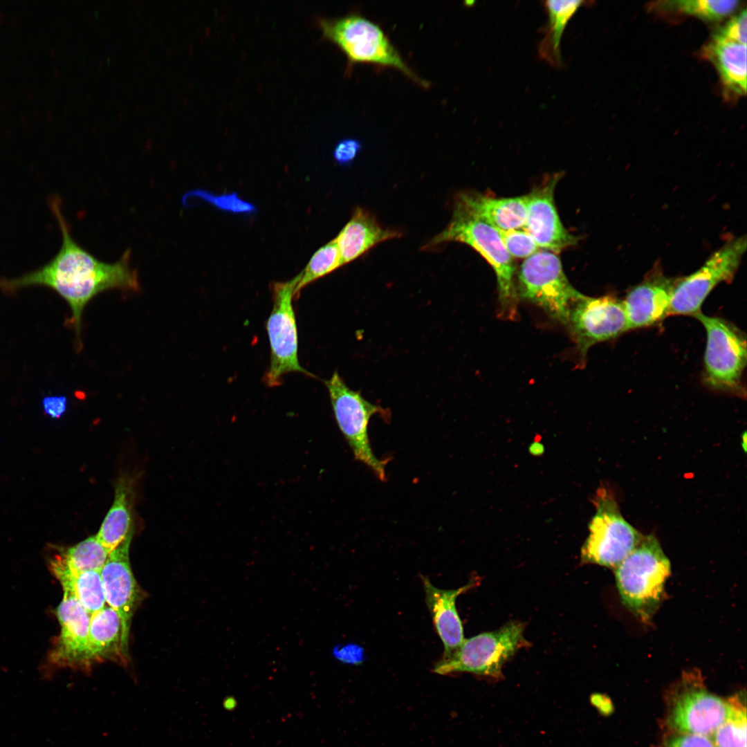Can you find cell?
<instances>
[{"label":"cell","instance_id":"28","mask_svg":"<svg viewBox=\"0 0 747 747\" xmlns=\"http://www.w3.org/2000/svg\"><path fill=\"white\" fill-rule=\"evenodd\" d=\"M726 721L710 737L714 747H746V711L739 697H732Z\"/></svg>","mask_w":747,"mask_h":747},{"label":"cell","instance_id":"5","mask_svg":"<svg viewBox=\"0 0 747 747\" xmlns=\"http://www.w3.org/2000/svg\"><path fill=\"white\" fill-rule=\"evenodd\" d=\"M324 382L335 421L354 459L366 465L379 481H385V468L389 459L376 456L370 444L368 427L371 418L376 414L386 421H390V411L371 403L360 391L350 388L337 371Z\"/></svg>","mask_w":747,"mask_h":747},{"label":"cell","instance_id":"29","mask_svg":"<svg viewBox=\"0 0 747 747\" xmlns=\"http://www.w3.org/2000/svg\"><path fill=\"white\" fill-rule=\"evenodd\" d=\"M342 266L339 249L334 239L317 250L304 270L299 273L295 296L297 297L300 290L308 284Z\"/></svg>","mask_w":747,"mask_h":747},{"label":"cell","instance_id":"12","mask_svg":"<svg viewBox=\"0 0 747 747\" xmlns=\"http://www.w3.org/2000/svg\"><path fill=\"white\" fill-rule=\"evenodd\" d=\"M745 236L735 238L715 251L697 271L676 279L670 315L694 316L707 296L718 284L730 282L746 250Z\"/></svg>","mask_w":747,"mask_h":747},{"label":"cell","instance_id":"7","mask_svg":"<svg viewBox=\"0 0 747 747\" xmlns=\"http://www.w3.org/2000/svg\"><path fill=\"white\" fill-rule=\"evenodd\" d=\"M695 317L706 332L704 381L714 389L742 395V376L746 360V335L732 323L701 311Z\"/></svg>","mask_w":747,"mask_h":747},{"label":"cell","instance_id":"32","mask_svg":"<svg viewBox=\"0 0 747 747\" xmlns=\"http://www.w3.org/2000/svg\"><path fill=\"white\" fill-rule=\"evenodd\" d=\"M660 747H714L710 737L693 734L671 732Z\"/></svg>","mask_w":747,"mask_h":747},{"label":"cell","instance_id":"26","mask_svg":"<svg viewBox=\"0 0 747 747\" xmlns=\"http://www.w3.org/2000/svg\"><path fill=\"white\" fill-rule=\"evenodd\" d=\"M739 1L679 0L662 1L652 3L651 8L662 13H676L715 21L732 14L739 6Z\"/></svg>","mask_w":747,"mask_h":747},{"label":"cell","instance_id":"23","mask_svg":"<svg viewBox=\"0 0 747 747\" xmlns=\"http://www.w3.org/2000/svg\"><path fill=\"white\" fill-rule=\"evenodd\" d=\"M588 3L585 1L555 0L543 2L547 21L543 29V38L538 46V55L541 59L553 67H562L560 48L562 35L569 21L581 7Z\"/></svg>","mask_w":747,"mask_h":747},{"label":"cell","instance_id":"15","mask_svg":"<svg viewBox=\"0 0 747 747\" xmlns=\"http://www.w3.org/2000/svg\"><path fill=\"white\" fill-rule=\"evenodd\" d=\"M91 615L80 602L64 593L56 609L60 634L50 651L49 662L55 667H71L89 672V633Z\"/></svg>","mask_w":747,"mask_h":747},{"label":"cell","instance_id":"9","mask_svg":"<svg viewBox=\"0 0 747 747\" xmlns=\"http://www.w3.org/2000/svg\"><path fill=\"white\" fill-rule=\"evenodd\" d=\"M517 290L519 297L564 326L571 306L583 295L569 281L560 258L546 250L536 252L523 261Z\"/></svg>","mask_w":747,"mask_h":747},{"label":"cell","instance_id":"24","mask_svg":"<svg viewBox=\"0 0 747 747\" xmlns=\"http://www.w3.org/2000/svg\"><path fill=\"white\" fill-rule=\"evenodd\" d=\"M50 569L64 593L75 597L90 614L106 605L100 572L75 571L55 557L50 562Z\"/></svg>","mask_w":747,"mask_h":747},{"label":"cell","instance_id":"1","mask_svg":"<svg viewBox=\"0 0 747 747\" xmlns=\"http://www.w3.org/2000/svg\"><path fill=\"white\" fill-rule=\"evenodd\" d=\"M51 211L61 230L62 241L55 257L44 266L21 277L0 280L6 290L30 286H45L57 292L68 304L71 323L80 340L82 316L85 306L98 294L108 290L138 291V271L131 266V250H127L113 263L100 260L73 239L62 211L60 199H49Z\"/></svg>","mask_w":747,"mask_h":747},{"label":"cell","instance_id":"30","mask_svg":"<svg viewBox=\"0 0 747 747\" xmlns=\"http://www.w3.org/2000/svg\"><path fill=\"white\" fill-rule=\"evenodd\" d=\"M204 202L216 208L234 214H250L257 211L256 206L239 197L237 193L214 194L203 189H196L185 193L182 197V203L185 207L194 206Z\"/></svg>","mask_w":747,"mask_h":747},{"label":"cell","instance_id":"35","mask_svg":"<svg viewBox=\"0 0 747 747\" xmlns=\"http://www.w3.org/2000/svg\"><path fill=\"white\" fill-rule=\"evenodd\" d=\"M335 658L345 663H360L364 659L362 649L356 645H337L333 649Z\"/></svg>","mask_w":747,"mask_h":747},{"label":"cell","instance_id":"2","mask_svg":"<svg viewBox=\"0 0 747 747\" xmlns=\"http://www.w3.org/2000/svg\"><path fill=\"white\" fill-rule=\"evenodd\" d=\"M448 241L465 243L475 250L495 271L497 288L499 315L515 320L518 317V293L515 284V266L497 230L465 211L454 207L448 226L435 236L426 248Z\"/></svg>","mask_w":747,"mask_h":747},{"label":"cell","instance_id":"11","mask_svg":"<svg viewBox=\"0 0 747 747\" xmlns=\"http://www.w3.org/2000/svg\"><path fill=\"white\" fill-rule=\"evenodd\" d=\"M299 274L286 282L272 284L273 308L266 321L270 360L264 382L269 387L282 384L286 374L295 372L316 378L302 367L298 358V335L293 304Z\"/></svg>","mask_w":747,"mask_h":747},{"label":"cell","instance_id":"20","mask_svg":"<svg viewBox=\"0 0 747 747\" xmlns=\"http://www.w3.org/2000/svg\"><path fill=\"white\" fill-rule=\"evenodd\" d=\"M526 195L496 199L477 192L459 194L455 207L501 230L524 228Z\"/></svg>","mask_w":747,"mask_h":747},{"label":"cell","instance_id":"25","mask_svg":"<svg viewBox=\"0 0 747 747\" xmlns=\"http://www.w3.org/2000/svg\"><path fill=\"white\" fill-rule=\"evenodd\" d=\"M130 487L123 478L117 482L113 504L95 535L109 554L133 534Z\"/></svg>","mask_w":747,"mask_h":747},{"label":"cell","instance_id":"19","mask_svg":"<svg viewBox=\"0 0 747 747\" xmlns=\"http://www.w3.org/2000/svg\"><path fill=\"white\" fill-rule=\"evenodd\" d=\"M703 57L719 73L725 93L733 98L746 93V43L717 30L702 50Z\"/></svg>","mask_w":747,"mask_h":747},{"label":"cell","instance_id":"14","mask_svg":"<svg viewBox=\"0 0 747 747\" xmlns=\"http://www.w3.org/2000/svg\"><path fill=\"white\" fill-rule=\"evenodd\" d=\"M131 538L132 534L109 554L100 571L106 603L120 618L123 645L127 651L131 618L141 595L130 565Z\"/></svg>","mask_w":747,"mask_h":747},{"label":"cell","instance_id":"33","mask_svg":"<svg viewBox=\"0 0 747 747\" xmlns=\"http://www.w3.org/2000/svg\"><path fill=\"white\" fill-rule=\"evenodd\" d=\"M362 147L361 142L358 139H342L336 144L333 149V158L338 165L349 166L360 154Z\"/></svg>","mask_w":747,"mask_h":747},{"label":"cell","instance_id":"27","mask_svg":"<svg viewBox=\"0 0 747 747\" xmlns=\"http://www.w3.org/2000/svg\"><path fill=\"white\" fill-rule=\"evenodd\" d=\"M108 555L109 553L95 535L64 550L55 558L75 571L100 572Z\"/></svg>","mask_w":747,"mask_h":747},{"label":"cell","instance_id":"10","mask_svg":"<svg viewBox=\"0 0 747 747\" xmlns=\"http://www.w3.org/2000/svg\"><path fill=\"white\" fill-rule=\"evenodd\" d=\"M732 709L726 700L707 690L700 676L687 673L668 696L665 718L671 732L710 737L726 721Z\"/></svg>","mask_w":747,"mask_h":747},{"label":"cell","instance_id":"31","mask_svg":"<svg viewBox=\"0 0 747 747\" xmlns=\"http://www.w3.org/2000/svg\"><path fill=\"white\" fill-rule=\"evenodd\" d=\"M497 230L506 250L511 257L527 258L537 252L538 246L524 229Z\"/></svg>","mask_w":747,"mask_h":747},{"label":"cell","instance_id":"3","mask_svg":"<svg viewBox=\"0 0 747 747\" xmlns=\"http://www.w3.org/2000/svg\"><path fill=\"white\" fill-rule=\"evenodd\" d=\"M623 605L643 622L658 610L671 573L670 562L656 537L643 535L636 548L614 569Z\"/></svg>","mask_w":747,"mask_h":747},{"label":"cell","instance_id":"17","mask_svg":"<svg viewBox=\"0 0 747 747\" xmlns=\"http://www.w3.org/2000/svg\"><path fill=\"white\" fill-rule=\"evenodd\" d=\"M676 279L652 271L629 290L622 300L629 330L654 325L670 315Z\"/></svg>","mask_w":747,"mask_h":747},{"label":"cell","instance_id":"4","mask_svg":"<svg viewBox=\"0 0 747 747\" xmlns=\"http://www.w3.org/2000/svg\"><path fill=\"white\" fill-rule=\"evenodd\" d=\"M323 36L335 44L350 64L369 63L400 71L408 78L427 87L423 80L405 63L383 30L359 14L318 21Z\"/></svg>","mask_w":747,"mask_h":747},{"label":"cell","instance_id":"6","mask_svg":"<svg viewBox=\"0 0 747 747\" xmlns=\"http://www.w3.org/2000/svg\"><path fill=\"white\" fill-rule=\"evenodd\" d=\"M592 501L596 510L581 549V560L615 569L639 544L643 535L622 517L607 488L600 486Z\"/></svg>","mask_w":747,"mask_h":747},{"label":"cell","instance_id":"8","mask_svg":"<svg viewBox=\"0 0 747 747\" xmlns=\"http://www.w3.org/2000/svg\"><path fill=\"white\" fill-rule=\"evenodd\" d=\"M524 629L522 622L512 621L497 630L465 639L454 654L434 665L433 672L441 675L465 672L499 679L504 664L527 645Z\"/></svg>","mask_w":747,"mask_h":747},{"label":"cell","instance_id":"22","mask_svg":"<svg viewBox=\"0 0 747 747\" xmlns=\"http://www.w3.org/2000/svg\"><path fill=\"white\" fill-rule=\"evenodd\" d=\"M127 651L122 640V627L117 612L109 605L91 615L88 661L90 666L107 660L127 663Z\"/></svg>","mask_w":747,"mask_h":747},{"label":"cell","instance_id":"16","mask_svg":"<svg viewBox=\"0 0 747 747\" xmlns=\"http://www.w3.org/2000/svg\"><path fill=\"white\" fill-rule=\"evenodd\" d=\"M560 176L550 178L526 195L527 213L524 229L539 248L560 252L575 245L578 238L564 227L554 203V190Z\"/></svg>","mask_w":747,"mask_h":747},{"label":"cell","instance_id":"18","mask_svg":"<svg viewBox=\"0 0 747 747\" xmlns=\"http://www.w3.org/2000/svg\"><path fill=\"white\" fill-rule=\"evenodd\" d=\"M421 578L426 605L437 634L443 643L442 658L448 657L464 640L463 625L456 607V598L474 587L478 580L474 578L460 588L445 590L434 587L427 577L421 575Z\"/></svg>","mask_w":747,"mask_h":747},{"label":"cell","instance_id":"13","mask_svg":"<svg viewBox=\"0 0 747 747\" xmlns=\"http://www.w3.org/2000/svg\"><path fill=\"white\" fill-rule=\"evenodd\" d=\"M566 326L584 362L592 346L629 331L622 300L610 295H582L571 306Z\"/></svg>","mask_w":747,"mask_h":747},{"label":"cell","instance_id":"21","mask_svg":"<svg viewBox=\"0 0 747 747\" xmlns=\"http://www.w3.org/2000/svg\"><path fill=\"white\" fill-rule=\"evenodd\" d=\"M401 236L402 232L383 227L369 212L358 207L335 240L344 266L376 245Z\"/></svg>","mask_w":747,"mask_h":747},{"label":"cell","instance_id":"34","mask_svg":"<svg viewBox=\"0 0 747 747\" xmlns=\"http://www.w3.org/2000/svg\"><path fill=\"white\" fill-rule=\"evenodd\" d=\"M44 412L51 418H60L66 412L68 403L65 396H48L42 401Z\"/></svg>","mask_w":747,"mask_h":747}]
</instances>
